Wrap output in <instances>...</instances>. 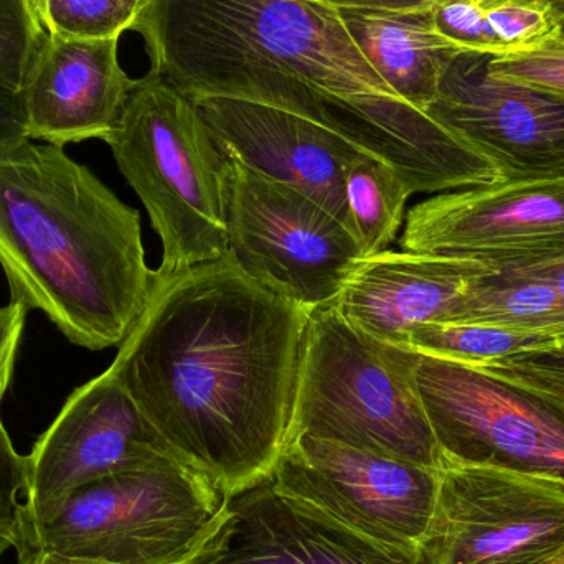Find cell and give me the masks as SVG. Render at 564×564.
Wrapping results in <instances>:
<instances>
[{
	"mask_svg": "<svg viewBox=\"0 0 564 564\" xmlns=\"http://www.w3.org/2000/svg\"><path fill=\"white\" fill-rule=\"evenodd\" d=\"M311 314L230 254L155 270L108 370L171 456L231 496L270 477L288 443Z\"/></svg>",
	"mask_w": 564,
	"mask_h": 564,
	"instance_id": "cell-1",
	"label": "cell"
},
{
	"mask_svg": "<svg viewBox=\"0 0 564 564\" xmlns=\"http://www.w3.org/2000/svg\"><path fill=\"white\" fill-rule=\"evenodd\" d=\"M149 72L187 96L284 109L393 165L410 194L500 181L492 162L394 95L317 0H145Z\"/></svg>",
	"mask_w": 564,
	"mask_h": 564,
	"instance_id": "cell-2",
	"label": "cell"
},
{
	"mask_svg": "<svg viewBox=\"0 0 564 564\" xmlns=\"http://www.w3.org/2000/svg\"><path fill=\"white\" fill-rule=\"evenodd\" d=\"M0 267L10 302L88 350L124 341L155 281L141 214L46 142L0 152Z\"/></svg>",
	"mask_w": 564,
	"mask_h": 564,
	"instance_id": "cell-3",
	"label": "cell"
},
{
	"mask_svg": "<svg viewBox=\"0 0 564 564\" xmlns=\"http://www.w3.org/2000/svg\"><path fill=\"white\" fill-rule=\"evenodd\" d=\"M106 144L161 238L159 273L228 254L227 158L195 102L149 72Z\"/></svg>",
	"mask_w": 564,
	"mask_h": 564,
	"instance_id": "cell-4",
	"label": "cell"
},
{
	"mask_svg": "<svg viewBox=\"0 0 564 564\" xmlns=\"http://www.w3.org/2000/svg\"><path fill=\"white\" fill-rule=\"evenodd\" d=\"M413 367L410 348L375 340L334 305L314 308L288 441L318 437L443 470Z\"/></svg>",
	"mask_w": 564,
	"mask_h": 564,
	"instance_id": "cell-5",
	"label": "cell"
},
{
	"mask_svg": "<svg viewBox=\"0 0 564 564\" xmlns=\"http://www.w3.org/2000/svg\"><path fill=\"white\" fill-rule=\"evenodd\" d=\"M217 487L174 457L79 487L26 533L19 564H181L225 507Z\"/></svg>",
	"mask_w": 564,
	"mask_h": 564,
	"instance_id": "cell-6",
	"label": "cell"
},
{
	"mask_svg": "<svg viewBox=\"0 0 564 564\" xmlns=\"http://www.w3.org/2000/svg\"><path fill=\"white\" fill-rule=\"evenodd\" d=\"M413 377L444 464L494 467L564 487L562 403L482 368L417 351Z\"/></svg>",
	"mask_w": 564,
	"mask_h": 564,
	"instance_id": "cell-7",
	"label": "cell"
},
{
	"mask_svg": "<svg viewBox=\"0 0 564 564\" xmlns=\"http://www.w3.org/2000/svg\"><path fill=\"white\" fill-rule=\"evenodd\" d=\"M225 158L228 254L295 304L330 305L364 258L354 231L308 195Z\"/></svg>",
	"mask_w": 564,
	"mask_h": 564,
	"instance_id": "cell-8",
	"label": "cell"
},
{
	"mask_svg": "<svg viewBox=\"0 0 564 564\" xmlns=\"http://www.w3.org/2000/svg\"><path fill=\"white\" fill-rule=\"evenodd\" d=\"M291 497L345 529L416 553L436 509L441 470L312 436L291 437L270 476Z\"/></svg>",
	"mask_w": 564,
	"mask_h": 564,
	"instance_id": "cell-9",
	"label": "cell"
},
{
	"mask_svg": "<svg viewBox=\"0 0 564 564\" xmlns=\"http://www.w3.org/2000/svg\"><path fill=\"white\" fill-rule=\"evenodd\" d=\"M564 487L482 466L444 464L416 564H556Z\"/></svg>",
	"mask_w": 564,
	"mask_h": 564,
	"instance_id": "cell-10",
	"label": "cell"
},
{
	"mask_svg": "<svg viewBox=\"0 0 564 564\" xmlns=\"http://www.w3.org/2000/svg\"><path fill=\"white\" fill-rule=\"evenodd\" d=\"M172 457L131 394L109 373L76 388L26 456L19 543L79 487Z\"/></svg>",
	"mask_w": 564,
	"mask_h": 564,
	"instance_id": "cell-11",
	"label": "cell"
},
{
	"mask_svg": "<svg viewBox=\"0 0 564 564\" xmlns=\"http://www.w3.org/2000/svg\"><path fill=\"white\" fill-rule=\"evenodd\" d=\"M492 56L460 52L426 115L496 165L500 181H564V101L494 75Z\"/></svg>",
	"mask_w": 564,
	"mask_h": 564,
	"instance_id": "cell-12",
	"label": "cell"
},
{
	"mask_svg": "<svg viewBox=\"0 0 564 564\" xmlns=\"http://www.w3.org/2000/svg\"><path fill=\"white\" fill-rule=\"evenodd\" d=\"M401 250L466 258L489 270L564 253V181L443 192L406 215Z\"/></svg>",
	"mask_w": 564,
	"mask_h": 564,
	"instance_id": "cell-13",
	"label": "cell"
},
{
	"mask_svg": "<svg viewBox=\"0 0 564 564\" xmlns=\"http://www.w3.org/2000/svg\"><path fill=\"white\" fill-rule=\"evenodd\" d=\"M188 98L225 155L314 198L355 235L344 171L355 159L373 155L284 109L224 96Z\"/></svg>",
	"mask_w": 564,
	"mask_h": 564,
	"instance_id": "cell-14",
	"label": "cell"
},
{
	"mask_svg": "<svg viewBox=\"0 0 564 564\" xmlns=\"http://www.w3.org/2000/svg\"><path fill=\"white\" fill-rule=\"evenodd\" d=\"M181 564H416L282 496L270 477L231 494L207 539Z\"/></svg>",
	"mask_w": 564,
	"mask_h": 564,
	"instance_id": "cell-15",
	"label": "cell"
},
{
	"mask_svg": "<svg viewBox=\"0 0 564 564\" xmlns=\"http://www.w3.org/2000/svg\"><path fill=\"white\" fill-rule=\"evenodd\" d=\"M118 39H63L45 33L22 88L30 141L62 145L108 141L134 79L122 69Z\"/></svg>",
	"mask_w": 564,
	"mask_h": 564,
	"instance_id": "cell-16",
	"label": "cell"
},
{
	"mask_svg": "<svg viewBox=\"0 0 564 564\" xmlns=\"http://www.w3.org/2000/svg\"><path fill=\"white\" fill-rule=\"evenodd\" d=\"M487 273L476 260L384 250L355 264L330 305L375 340L404 347L413 328L446 322Z\"/></svg>",
	"mask_w": 564,
	"mask_h": 564,
	"instance_id": "cell-17",
	"label": "cell"
},
{
	"mask_svg": "<svg viewBox=\"0 0 564 564\" xmlns=\"http://www.w3.org/2000/svg\"><path fill=\"white\" fill-rule=\"evenodd\" d=\"M348 33L384 85L420 111L436 96L460 50L436 32L430 9H338Z\"/></svg>",
	"mask_w": 564,
	"mask_h": 564,
	"instance_id": "cell-18",
	"label": "cell"
},
{
	"mask_svg": "<svg viewBox=\"0 0 564 564\" xmlns=\"http://www.w3.org/2000/svg\"><path fill=\"white\" fill-rule=\"evenodd\" d=\"M446 322L494 325L564 338V295L542 282L490 271L469 285Z\"/></svg>",
	"mask_w": 564,
	"mask_h": 564,
	"instance_id": "cell-19",
	"label": "cell"
},
{
	"mask_svg": "<svg viewBox=\"0 0 564 564\" xmlns=\"http://www.w3.org/2000/svg\"><path fill=\"white\" fill-rule=\"evenodd\" d=\"M344 187L364 258L390 250L411 197L400 172L380 159H355L345 167Z\"/></svg>",
	"mask_w": 564,
	"mask_h": 564,
	"instance_id": "cell-20",
	"label": "cell"
},
{
	"mask_svg": "<svg viewBox=\"0 0 564 564\" xmlns=\"http://www.w3.org/2000/svg\"><path fill=\"white\" fill-rule=\"evenodd\" d=\"M562 344L564 338L556 335L466 322H434L413 328L404 348L457 364L482 365Z\"/></svg>",
	"mask_w": 564,
	"mask_h": 564,
	"instance_id": "cell-21",
	"label": "cell"
},
{
	"mask_svg": "<svg viewBox=\"0 0 564 564\" xmlns=\"http://www.w3.org/2000/svg\"><path fill=\"white\" fill-rule=\"evenodd\" d=\"M46 33L63 39H118L134 29L145 0H30Z\"/></svg>",
	"mask_w": 564,
	"mask_h": 564,
	"instance_id": "cell-22",
	"label": "cell"
},
{
	"mask_svg": "<svg viewBox=\"0 0 564 564\" xmlns=\"http://www.w3.org/2000/svg\"><path fill=\"white\" fill-rule=\"evenodd\" d=\"M486 12L507 55L542 48L555 39V13L540 0H499Z\"/></svg>",
	"mask_w": 564,
	"mask_h": 564,
	"instance_id": "cell-23",
	"label": "cell"
},
{
	"mask_svg": "<svg viewBox=\"0 0 564 564\" xmlns=\"http://www.w3.org/2000/svg\"><path fill=\"white\" fill-rule=\"evenodd\" d=\"M45 33L30 0H0V79L22 88Z\"/></svg>",
	"mask_w": 564,
	"mask_h": 564,
	"instance_id": "cell-24",
	"label": "cell"
},
{
	"mask_svg": "<svg viewBox=\"0 0 564 564\" xmlns=\"http://www.w3.org/2000/svg\"><path fill=\"white\" fill-rule=\"evenodd\" d=\"M436 32L460 52L507 56V50L490 26L487 12L477 0H437L431 7Z\"/></svg>",
	"mask_w": 564,
	"mask_h": 564,
	"instance_id": "cell-25",
	"label": "cell"
},
{
	"mask_svg": "<svg viewBox=\"0 0 564 564\" xmlns=\"http://www.w3.org/2000/svg\"><path fill=\"white\" fill-rule=\"evenodd\" d=\"M473 367L522 384L564 406V344Z\"/></svg>",
	"mask_w": 564,
	"mask_h": 564,
	"instance_id": "cell-26",
	"label": "cell"
},
{
	"mask_svg": "<svg viewBox=\"0 0 564 564\" xmlns=\"http://www.w3.org/2000/svg\"><path fill=\"white\" fill-rule=\"evenodd\" d=\"M494 75L543 89L564 101V46L546 43L542 48L490 58Z\"/></svg>",
	"mask_w": 564,
	"mask_h": 564,
	"instance_id": "cell-27",
	"label": "cell"
},
{
	"mask_svg": "<svg viewBox=\"0 0 564 564\" xmlns=\"http://www.w3.org/2000/svg\"><path fill=\"white\" fill-rule=\"evenodd\" d=\"M26 492V456L17 453L0 416V525L19 543ZM17 546V545H15Z\"/></svg>",
	"mask_w": 564,
	"mask_h": 564,
	"instance_id": "cell-28",
	"label": "cell"
},
{
	"mask_svg": "<svg viewBox=\"0 0 564 564\" xmlns=\"http://www.w3.org/2000/svg\"><path fill=\"white\" fill-rule=\"evenodd\" d=\"M25 305L19 302H9L0 307V406L12 380L17 348L25 327Z\"/></svg>",
	"mask_w": 564,
	"mask_h": 564,
	"instance_id": "cell-29",
	"label": "cell"
},
{
	"mask_svg": "<svg viewBox=\"0 0 564 564\" xmlns=\"http://www.w3.org/2000/svg\"><path fill=\"white\" fill-rule=\"evenodd\" d=\"M29 141L22 93L0 79V152L19 148Z\"/></svg>",
	"mask_w": 564,
	"mask_h": 564,
	"instance_id": "cell-30",
	"label": "cell"
},
{
	"mask_svg": "<svg viewBox=\"0 0 564 564\" xmlns=\"http://www.w3.org/2000/svg\"><path fill=\"white\" fill-rule=\"evenodd\" d=\"M492 273L542 282L564 295V253L492 268Z\"/></svg>",
	"mask_w": 564,
	"mask_h": 564,
	"instance_id": "cell-31",
	"label": "cell"
},
{
	"mask_svg": "<svg viewBox=\"0 0 564 564\" xmlns=\"http://www.w3.org/2000/svg\"><path fill=\"white\" fill-rule=\"evenodd\" d=\"M335 9L410 10L430 9L437 0H317Z\"/></svg>",
	"mask_w": 564,
	"mask_h": 564,
	"instance_id": "cell-32",
	"label": "cell"
},
{
	"mask_svg": "<svg viewBox=\"0 0 564 564\" xmlns=\"http://www.w3.org/2000/svg\"><path fill=\"white\" fill-rule=\"evenodd\" d=\"M17 545V536L12 530L7 529V527L0 525V556L7 552L9 549H15Z\"/></svg>",
	"mask_w": 564,
	"mask_h": 564,
	"instance_id": "cell-33",
	"label": "cell"
},
{
	"mask_svg": "<svg viewBox=\"0 0 564 564\" xmlns=\"http://www.w3.org/2000/svg\"><path fill=\"white\" fill-rule=\"evenodd\" d=\"M540 2L545 3V6L550 7L553 13H555L556 19L558 17L564 15V0H540Z\"/></svg>",
	"mask_w": 564,
	"mask_h": 564,
	"instance_id": "cell-34",
	"label": "cell"
},
{
	"mask_svg": "<svg viewBox=\"0 0 564 564\" xmlns=\"http://www.w3.org/2000/svg\"><path fill=\"white\" fill-rule=\"evenodd\" d=\"M552 43L564 46V15L556 19V33L555 39L552 40Z\"/></svg>",
	"mask_w": 564,
	"mask_h": 564,
	"instance_id": "cell-35",
	"label": "cell"
},
{
	"mask_svg": "<svg viewBox=\"0 0 564 564\" xmlns=\"http://www.w3.org/2000/svg\"><path fill=\"white\" fill-rule=\"evenodd\" d=\"M496 2H499V0H479V6L487 9V7L494 6Z\"/></svg>",
	"mask_w": 564,
	"mask_h": 564,
	"instance_id": "cell-36",
	"label": "cell"
},
{
	"mask_svg": "<svg viewBox=\"0 0 564 564\" xmlns=\"http://www.w3.org/2000/svg\"><path fill=\"white\" fill-rule=\"evenodd\" d=\"M556 564H564V556H563V558H562V560H560V562H558V563H556Z\"/></svg>",
	"mask_w": 564,
	"mask_h": 564,
	"instance_id": "cell-37",
	"label": "cell"
},
{
	"mask_svg": "<svg viewBox=\"0 0 564 564\" xmlns=\"http://www.w3.org/2000/svg\"><path fill=\"white\" fill-rule=\"evenodd\" d=\"M477 2H479V0H477Z\"/></svg>",
	"mask_w": 564,
	"mask_h": 564,
	"instance_id": "cell-38",
	"label": "cell"
}]
</instances>
